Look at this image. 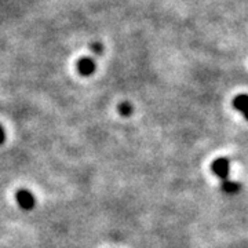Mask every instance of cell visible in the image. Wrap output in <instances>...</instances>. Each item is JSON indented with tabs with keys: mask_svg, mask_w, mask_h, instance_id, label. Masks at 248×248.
<instances>
[{
	"mask_svg": "<svg viewBox=\"0 0 248 248\" xmlns=\"http://www.w3.org/2000/svg\"><path fill=\"white\" fill-rule=\"evenodd\" d=\"M90 50L94 54L99 55V54L104 53V46H102V43H99V42H93V43L90 45Z\"/></svg>",
	"mask_w": 248,
	"mask_h": 248,
	"instance_id": "obj_7",
	"label": "cell"
},
{
	"mask_svg": "<svg viewBox=\"0 0 248 248\" xmlns=\"http://www.w3.org/2000/svg\"><path fill=\"white\" fill-rule=\"evenodd\" d=\"M221 189L226 193V195H236L239 193L241 186H240L239 182H234V181H229V179H225L222 181Z\"/></svg>",
	"mask_w": 248,
	"mask_h": 248,
	"instance_id": "obj_5",
	"label": "cell"
},
{
	"mask_svg": "<svg viewBox=\"0 0 248 248\" xmlns=\"http://www.w3.org/2000/svg\"><path fill=\"white\" fill-rule=\"evenodd\" d=\"M117 110H119V113L123 116V117H130V116L133 115L134 107L130 104V102L124 101V102H120V104H119Z\"/></svg>",
	"mask_w": 248,
	"mask_h": 248,
	"instance_id": "obj_6",
	"label": "cell"
},
{
	"mask_svg": "<svg viewBox=\"0 0 248 248\" xmlns=\"http://www.w3.org/2000/svg\"><path fill=\"white\" fill-rule=\"evenodd\" d=\"M211 169H213V172L217 177L222 179V181H225L229 177V170H231L229 160L226 159V157H219V159H217L214 161Z\"/></svg>",
	"mask_w": 248,
	"mask_h": 248,
	"instance_id": "obj_3",
	"label": "cell"
},
{
	"mask_svg": "<svg viewBox=\"0 0 248 248\" xmlns=\"http://www.w3.org/2000/svg\"><path fill=\"white\" fill-rule=\"evenodd\" d=\"M16 200H17L18 205L25 210V211H31L33 210L36 205V199L35 196L32 195L28 189H19L16 195Z\"/></svg>",
	"mask_w": 248,
	"mask_h": 248,
	"instance_id": "obj_1",
	"label": "cell"
},
{
	"mask_svg": "<svg viewBox=\"0 0 248 248\" xmlns=\"http://www.w3.org/2000/svg\"><path fill=\"white\" fill-rule=\"evenodd\" d=\"M233 107L236 110H239L240 113L248 120V95L246 94H240L233 99Z\"/></svg>",
	"mask_w": 248,
	"mask_h": 248,
	"instance_id": "obj_4",
	"label": "cell"
},
{
	"mask_svg": "<svg viewBox=\"0 0 248 248\" xmlns=\"http://www.w3.org/2000/svg\"><path fill=\"white\" fill-rule=\"evenodd\" d=\"M4 141H6V133H4L3 127L0 125V145H1Z\"/></svg>",
	"mask_w": 248,
	"mask_h": 248,
	"instance_id": "obj_8",
	"label": "cell"
},
{
	"mask_svg": "<svg viewBox=\"0 0 248 248\" xmlns=\"http://www.w3.org/2000/svg\"><path fill=\"white\" fill-rule=\"evenodd\" d=\"M76 69L79 72L80 76H91L97 69V63L91 57H81L79 61L76 62Z\"/></svg>",
	"mask_w": 248,
	"mask_h": 248,
	"instance_id": "obj_2",
	"label": "cell"
}]
</instances>
